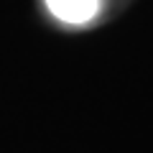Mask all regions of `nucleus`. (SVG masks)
I'll use <instances>...</instances> for the list:
<instances>
[{"instance_id":"nucleus-1","label":"nucleus","mask_w":153,"mask_h":153,"mask_svg":"<svg viewBox=\"0 0 153 153\" xmlns=\"http://www.w3.org/2000/svg\"><path fill=\"white\" fill-rule=\"evenodd\" d=\"M46 8L56 21L66 26H84L97 18L102 0H46Z\"/></svg>"}]
</instances>
